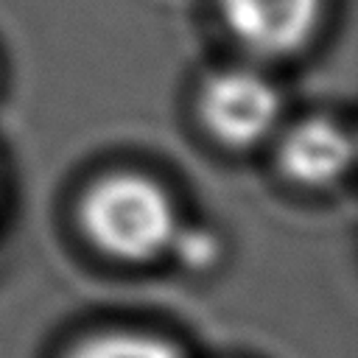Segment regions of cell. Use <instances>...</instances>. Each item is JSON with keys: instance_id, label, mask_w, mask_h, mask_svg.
I'll return each instance as SVG.
<instances>
[{"instance_id": "5", "label": "cell", "mask_w": 358, "mask_h": 358, "mask_svg": "<svg viewBox=\"0 0 358 358\" xmlns=\"http://www.w3.org/2000/svg\"><path fill=\"white\" fill-rule=\"evenodd\" d=\"M67 358H185L176 344L151 333L109 330L84 338L70 350Z\"/></svg>"}, {"instance_id": "2", "label": "cell", "mask_w": 358, "mask_h": 358, "mask_svg": "<svg viewBox=\"0 0 358 358\" xmlns=\"http://www.w3.org/2000/svg\"><path fill=\"white\" fill-rule=\"evenodd\" d=\"M282 112L277 87L255 70H221L210 76L199 95V120L204 131L229 151H246L263 143Z\"/></svg>"}, {"instance_id": "6", "label": "cell", "mask_w": 358, "mask_h": 358, "mask_svg": "<svg viewBox=\"0 0 358 358\" xmlns=\"http://www.w3.org/2000/svg\"><path fill=\"white\" fill-rule=\"evenodd\" d=\"M168 255H176L182 260L185 268H210L218 257V238L207 229H196V227H182L176 229Z\"/></svg>"}, {"instance_id": "1", "label": "cell", "mask_w": 358, "mask_h": 358, "mask_svg": "<svg viewBox=\"0 0 358 358\" xmlns=\"http://www.w3.org/2000/svg\"><path fill=\"white\" fill-rule=\"evenodd\" d=\"M87 241L117 263H151L168 255L179 229L165 187L145 173H106L87 187L78 204Z\"/></svg>"}, {"instance_id": "3", "label": "cell", "mask_w": 358, "mask_h": 358, "mask_svg": "<svg viewBox=\"0 0 358 358\" xmlns=\"http://www.w3.org/2000/svg\"><path fill=\"white\" fill-rule=\"evenodd\" d=\"M224 25L252 53L280 59L313 36L322 0H218Z\"/></svg>"}, {"instance_id": "4", "label": "cell", "mask_w": 358, "mask_h": 358, "mask_svg": "<svg viewBox=\"0 0 358 358\" xmlns=\"http://www.w3.org/2000/svg\"><path fill=\"white\" fill-rule=\"evenodd\" d=\"M352 137L327 117L299 120L285 131L277 151V162L285 179L310 190L336 185L352 168Z\"/></svg>"}]
</instances>
